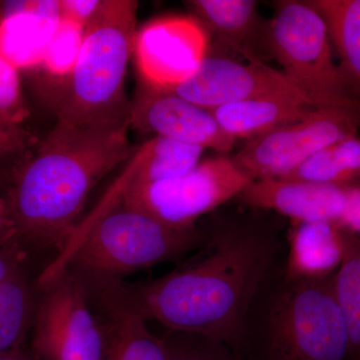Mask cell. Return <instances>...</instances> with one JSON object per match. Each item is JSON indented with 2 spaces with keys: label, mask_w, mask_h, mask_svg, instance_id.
Masks as SVG:
<instances>
[{
  "label": "cell",
  "mask_w": 360,
  "mask_h": 360,
  "mask_svg": "<svg viewBox=\"0 0 360 360\" xmlns=\"http://www.w3.org/2000/svg\"><path fill=\"white\" fill-rule=\"evenodd\" d=\"M195 20L205 27L213 44L210 56L234 59L255 56L258 40L264 44L265 23L255 0H191L186 2Z\"/></svg>",
  "instance_id": "9a60e30c"
},
{
  "label": "cell",
  "mask_w": 360,
  "mask_h": 360,
  "mask_svg": "<svg viewBox=\"0 0 360 360\" xmlns=\"http://www.w3.org/2000/svg\"><path fill=\"white\" fill-rule=\"evenodd\" d=\"M15 239H18L15 224L11 219L6 198L0 195V246L6 245Z\"/></svg>",
  "instance_id": "4dcf8cb0"
},
{
  "label": "cell",
  "mask_w": 360,
  "mask_h": 360,
  "mask_svg": "<svg viewBox=\"0 0 360 360\" xmlns=\"http://www.w3.org/2000/svg\"><path fill=\"white\" fill-rule=\"evenodd\" d=\"M26 257L27 253L18 239L0 246V284L25 266Z\"/></svg>",
  "instance_id": "f1b7e54d"
},
{
  "label": "cell",
  "mask_w": 360,
  "mask_h": 360,
  "mask_svg": "<svg viewBox=\"0 0 360 360\" xmlns=\"http://www.w3.org/2000/svg\"><path fill=\"white\" fill-rule=\"evenodd\" d=\"M205 149L155 136L142 144L115 184L120 187L175 179L200 162Z\"/></svg>",
  "instance_id": "d6986e66"
},
{
  "label": "cell",
  "mask_w": 360,
  "mask_h": 360,
  "mask_svg": "<svg viewBox=\"0 0 360 360\" xmlns=\"http://www.w3.org/2000/svg\"><path fill=\"white\" fill-rule=\"evenodd\" d=\"M34 310L23 266L0 284V355L20 348L32 326Z\"/></svg>",
  "instance_id": "603a6c76"
},
{
  "label": "cell",
  "mask_w": 360,
  "mask_h": 360,
  "mask_svg": "<svg viewBox=\"0 0 360 360\" xmlns=\"http://www.w3.org/2000/svg\"><path fill=\"white\" fill-rule=\"evenodd\" d=\"M0 360H37V359H33L32 356H30V354H25L23 352L20 348L18 349L13 350V352H7V354H4L0 355Z\"/></svg>",
  "instance_id": "1f68e13d"
},
{
  "label": "cell",
  "mask_w": 360,
  "mask_h": 360,
  "mask_svg": "<svg viewBox=\"0 0 360 360\" xmlns=\"http://www.w3.org/2000/svg\"><path fill=\"white\" fill-rule=\"evenodd\" d=\"M331 290L342 315L349 341L350 359L360 360V238L345 232V253L330 277Z\"/></svg>",
  "instance_id": "7402d4cb"
},
{
  "label": "cell",
  "mask_w": 360,
  "mask_h": 360,
  "mask_svg": "<svg viewBox=\"0 0 360 360\" xmlns=\"http://www.w3.org/2000/svg\"><path fill=\"white\" fill-rule=\"evenodd\" d=\"M359 123L357 110L315 108L297 122L246 141L231 160L252 181L283 179L319 149L356 134Z\"/></svg>",
  "instance_id": "ba28073f"
},
{
  "label": "cell",
  "mask_w": 360,
  "mask_h": 360,
  "mask_svg": "<svg viewBox=\"0 0 360 360\" xmlns=\"http://www.w3.org/2000/svg\"><path fill=\"white\" fill-rule=\"evenodd\" d=\"M44 286L32 326L35 359L103 360V328L90 311L82 283L65 270Z\"/></svg>",
  "instance_id": "9c48e42d"
},
{
  "label": "cell",
  "mask_w": 360,
  "mask_h": 360,
  "mask_svg": "<svg viewBox=\"0 0 360 360\" xmlns=\"http://www.w3.org/2000/svg\"><path fill=\"white\" fill-rule=\"evenodd\" d=\"M84 33V26L61 18L45 49L40 68L51 77L68 79L77 65Z\"/></svg>",
  "instance_id": "cb8c5ba5"
},
{
  "label": "cell",
  "mask_w": 360,
  "mask_h": 360,
  "mask_svg": "<svg viewBox=\"0 0 360 360\" xmlns=\"http://www.w3.org/2000/svg\"><path fill=\"white\" fill-rule=\"evenodd\" d=\"M172 91L210 110L265 96L298 97L310 103L281 70L260 59L243 63L207 56L193 77Z\"/></svg>",
  "instance_id": "8fae6325"
},
{
  "label": "cell",
  "mask_w": 360,
  "mask_h": 360,
  "mask_svg": "<svg viewBox=\"0 0 360 360\" xmlns=\"http://www.w3.org/2000/svg\"><path fill=\"white\" fill-rule=\"evenodd\" d=\"M359 174L360 141L354 134L319 149L283 179L347 186L356 184Z\"/></svg>",
  "instance_id": "44dd1931"
},
{
  "label": "cell",
  "mask_w": 360,
  "mask_h": 360,
  "mask_svg": "<svg viewBox=\"0 0 360 360\" xmlns=\"http://www.w3.org/2000/svg\"><path fill=\"white\" fill-rule=\"evenodd\" d=\"M162 340L168 360H243L224 341L210 336L168 330Z\"/></svg>",
  "instance_id": "d4e9b609"
},
{
  "label": "cell",
  "mask_w": 360,
  "mask_h": 360,
  "mask_svg": "<svg viewBox=\"0 0 360 360\" xmlns=\"http://www.w3.org/2000/svg\"><path fill=\"white\" fill-rule=\"evenodd\" d=\"M20 72L6 59L0 58V117L14 127H20L30 116Z\"/></svg>",
  "instance_id": "484cf974"
},
{
  "label": "cell",
  "mask_w": 360,
  "mask_h": 360,
  "mask_svg": "<svg viewBox=\"0 0 360 360\" xmlns=\"http://www.w3.org/2000/svg\"><path fill=\"white\" fill-rule=\"evenodd\" d=\"M349 186L283 179L253 180L238 198L251 207L284 215L292 224L330 221L336 224Z\"/></svg>",
  "instance_id": "4fadbf2b"
},
{
  "label": "cell",
  "mask_w": 360,
  "mask_h": 360,
  "mask_svg": "<svg viewBox=\"0 0 360 360\" xmlns=\"http://www.w3.org/2000/svg\"><path fill=\"white\" fill-rule=\"evenodd\" d=\"M28 143V134L20 127L8 124L0 117V158L22 153Z\"/></svg>",
  "instance_id": "f546056e"
},
{
  "label": "cell",
  "mask_w": 360,
  "mask_h": 360,
  "mask_svg": "<svg viewBox=\"0 0 360 360\" xmlns=\"http://www.w3.org/2000/svg\"><path fill=\"white\" fill-rule=\"evenodd\" d=\"M210 51V37L193 16L170 15L136 30L132 46L142 84L174 90L193 77Z\"/></svg>",
  "instance_id": "30bf717a"
},
{
  "label": "cell",
  "mask_w": 360,
  "mask_h": 360,
  "mask_svg": "<svg viewBox=\"0 0 360 360\" xmlns=\"http://www.w3.org/2000/svg\"><path fill=\"white\" fill-rule=\"evenodd\" d=\"M60 20L59 0L2 2L0 58L18 71L40 68L45 49Z\"/></svg>",
  "instance_id": "5bb4252c"
},
{
  "label": "cell",
  "mask_w": 360,
  "mask_h": 360,
  "mask_svg": "<svg viewBox=\"0 0 360 360\" xmlns=\"http://www.w3.org/2000/svg\"><path fill=\"white\" fill-rule=\"evenodd\" d=\"M129 127L56 122L34 155L16 168L4 195L21 243L63 252L94 187L129 158Z\"/></svg>",
  "instance_id": "7a4b0ae2"
},
{
  "label": "cell",
  "mask_w": 360,
  "mask_h": 360,
  "mask_svg": "<svg viewBox=\"0 0 360 360\" xmlns=\"http://www.w3.org/2000/svg\"><path fill=\"white\" fill-rule=\"evenodd\" d=\"M129 125L188 146L210 148L220 155L232 150L236 139L225 134L212 111L172 90L153 89L139 82L130 101Z\"/></svg>",
  "instance_id": "7c38bea8"
},
{
  "label": "cell",
  "mask_w": 360,
  "mask_h": 360,
  "mask_svg": "<svg viewBox=\"0 0 360 360\" xmlns=\"http://www.w3.org/2000/svg\"><path fill=\"white\" fill-rule=\"evenodd\" d=\"M264 44L281 72L315 108L359 110L333 59L323 21L307 0L274 4Z\"/></svg>",
  "instance_id": "8992f818"
},
{
  "label": "cell",
  "mask_w": 360,
  "mask_h": 360,
  "mask_svg": "<svg viewBox=\"0 0 360 360\" xmlns=\"http://www.w3.org/2000/svg\"><path fill=\"white\" fill-rule=\"evenodd\" d=\"M137 8L134 0H103L85 27L77 65L59 101L58 122L96 129L129 124L125 75L137 30Z\"/></svg>",
  "instance_id": "5b68a950"
},
{
  "label": "cell",
  "mask_w": 360,
  "mask_h": 360,
  "mask_svg": "<svg viewBox=\"0 0 360 360\" xmlns=\"http://www.w3.org/2000/svg\"><path fill=\"white\" fill-rule=\"evenodd\" d=\"M103 4V0H59L61 18L86 27L101 11Z\"/></svg>",
  "instance_id": "4316f807"
},
{
  "label": "cell",
  "mask_w": 360,
  "mask_h": 360,
  "mask_svg": "<svg viewBox=\"0 0 360 360\" xmlns=\"http://www.w3.org/2000/svg\"><path fill=\"white\" fill-rule=\"evenodd\" d=\"M202 227L175 229L108 195L75 227L58 262L40 281L49 283L68 266L101 285L129 274L179 259L200 245Z\"/></svg>",
  "instance_id": "277c9868"
},
{
  "label": "cell",
  "mask_w": 360,
  "mask_h": 360,
  "mask_svg": "<svg viewBox=\"0 0 360 360\" xmlns=\"http://www.w3.org/2000/svg\"><path fill=\"white\" fill-rule=\"evenodd\" d=\"M283 274L288 278L321 281L333 276L345 253V231L330 221L292 224Z\"/></svg>",
  "instance_id": "2e32d148"
},
{
  "label": "cell",
  "mask_w": 360,
  "mask_h": 360,
  "mask_svg": "<svg viewBox=\"0 0 360 360\" xmlns=\"http://www.w3.org/2000/svg\"><path fill=\"white\" fill-rule=\"evenodd\" d=\"M330 277L291 279L277 269L246 316L238 348L241 359L352 360Z\"/></svg>",
  "instance_id": "3957f363"
},
{
  "label": "cell",
  "mask_w": 360,
  "mask_h": 360,
  "mask_svg": "<svg viewBox=\"0 0 360 360\" xmlns=\"http://www.w3.org/2000/svg\"><path fill=\"white\" fill-rule=\"evenodd\" d=\"M336 225L347 233L359 236L360 187L359 182L349 186L347 200Z\"/></svg>",
  "instance_id": "83f0119b"
},
{
  "label": "cell",
  "mask_w": 360,
  "mask_h": 360,
  "mask_svg": "<svg viewBox=\"0 0 360 360\" xmlns=\"http://www.w3.org/2000/svg\"><path fill=\"white\" fill-rule=\"evenodd\" d=\"M108 328H103V360H168L162 338L153 335L146 321L122 303L106 297Z\"/></svg>",
  "instance_id": "ffe728a7"
},
{
  "label": "cell",
  "mask_w": 360,
  "mask_h": 360,
  "mask_svg": "<svg viewBox=\"0 0 360 360\" xmlns=\"http://www.w3.org/2000/svg\"><path fill=\"white\" fill-rule=\"evenodd\" d=\"M326 26L333 51L340 59L343 80L356 99L360 87L359 0H307Z\"/></svg>",
  "instance_id": "ac0fdd59"
},
{
  "label": "cell",
  "mask_w": 360,
  "mask_h": 360,
  "mask_svg": "<svg viewBox=\"0 0 360 360\" xmlns=\"http://www.w3.org/2000/svg\"><path fill=\"white\" fill-rule=\"evenodd\" d=\"M193 251L160 278L108 284L104 295L144 321L217 338L238 354L251 305L279 269V232L264 220L219 219L202 227Z\"/></svg>",
  "instance_id": "6da1fadb"
},
{
  "label": "cell",
  "mask_w": 360,
  "mask_h": 360,
  "mask_svg": "<svg viewBox=\"0 0 360 360\" xmlns=\"http://www.w3.org/2000/svg\"><path fill=\"white\" fill-rule=\"evenodd\" d=\"M252 181L221 155L200 161L175 179L120 187L111 191L123 205L175 229H193L200 217L236 198Z\"/></svg>",
  "instance_id": "52a82bcc"
},
{
  "label": "cell",
  "mask_w": 360,
  "mask_h": 360,
  "mask_svg": "<svg viewBox=\"0 0 360 360\" xmlns=\"http://www.w3.org/2000/svg\"><path fill=\"white\" fill-rule=\"evenodd\" d=\"M314 105L291 96H265L226 104L212 110L225 134L232 139H255L288 123L297 122Z\"/></svg>",
  "instance_id": "e0dca14e"
}]
</instances>
